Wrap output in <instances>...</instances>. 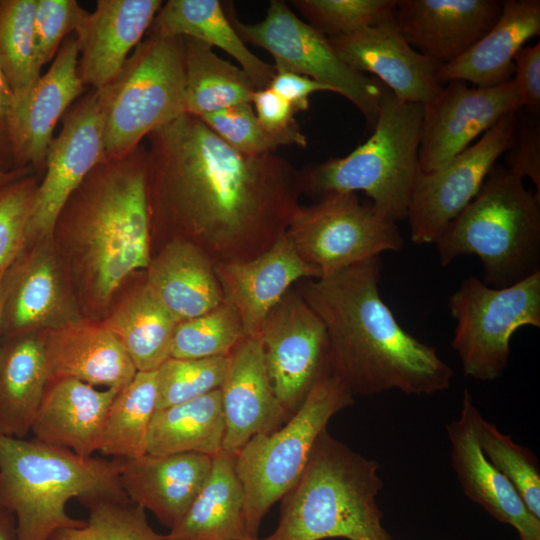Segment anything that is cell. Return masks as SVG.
Returning a JSON list of instances; mask_svg holds the SVG:
<instances>
[{
	"instance_id": "40",
	"label": "cell",
	"mask_w": 540,
	"mask_h": 540,
	"mask_svg": "<svg viewBox=\"0 0 540 540\" xmlns=\"http://www.w3.org/2000/svg\"><path fill=\"white\" fill-rule=\"evenodd\" d=\"M83 505L88 509L85 524L59 530L50 540H167L130 500L99 498Z\"/></svg>"
},
{
	"instance_id": "2",
	"label": "cell",
	"mask_w": 540,
	"mask_h": 540,
	"mask_svg": "<svg viewBox=\"0 0 540 540\" xmlns=\"http://www.w3.org/2000/svg\"><path fill=\"white\" fill-rule=\"evenodd\" d=\"M380 272L379 256L296 288L326 329L331 376L353 396L446 390L452 369L397 321L380 296Z\"/></svg>"
},
{
	"instance_id": "34",
	"label": "cell",
	"mask_w": 540,
	"mask_h": 540,
	"mask_svg": "<svg viewBox=\"0 0 540 540\" xmlns=\"http://www.w3.org/2000/svg\"><path fill=\"white\" fill-rule=\"evenodd\" d=\"M180 39L185 113L202 117L235 105L252 103L257 89L240 67L220 58L206 43L191 37Z\"/></svg>"
},
{
	"instance_id": "23",
	"label": "cell",
	"mask_w": 540,
	"mask_h": 540,
	"mask_svg": "<svg viewBox=\"0 0 540 540\" xmlns=\"http://www.w3.org/2000/svg\"><path fill=\"white\" fill-rule=\"evenodd\" d=\"M475 407L468 390L463 393L460 416L447 424L452 466L466 496L496 520L514 527L521 539L540 540V519L531 514L506 477L481 450L476 432Z\"/></svg>"
},
{
	"instance_id": "47",
	"label": "cell",
	"mask_w": 540,
	"mask_h": 540,
	"mask_svg": "<svg viewBox=\"0 0 540 540\" xmlns=\"http://www.w3.org/2000/svg\"><path fill=\"white\" fill-rule=\"evenodd\" d=\"M512 78L520 95L522 109L539 116L540 111V43L523 46L514 57Z\"/></svg>"
},
{
	"instance_id": "39",
	"label": "cell",
	"mask_w": 540,
	"mask_h": 540,
	"mask_svg": "<svg viewBox=\"0 0 540 540\" xmlns=\"http://www.w3.org/2000/svg\"><path fill=\"white\" fill-rule=\"evenodd\" d=\"M475 432L484 455L512 484L531 514L540 519V470L536 456L502 434L480 412L475 417Z\"/></svg>"
},
{
	"instance_id": "3",
	"label": "cell",
	"mask_w": 540,
	"mask_h": 540,
	"mask_svg": "<svg viewBox=\"0 0 540 540\" xmlns=\"http://www.w3.org/2000/svg\"><path fill=\"white\" fill-rule=\"evenodd\" d=\"M56 227L75 244L86 290L97 303L109 301L130 274L146 270L152 245L145 145L98 164L72 194Z\"/></svg>"
},
{
	"instance_id": "41",
	"label": "cell",
	"mask_w": 540,
	"mask_h": 540,
	"mask_svg": "<svg viewBox=\"0 0 540 540\" xmlns=\"http://www.w3.org/2000/svg\"><path fill=\"white\" fill-rule=\"evenodd\" d=\"M228 356L169 358L157 370V409L179 404L220 389Z\"/></svg>"
},
{
	"instance_id": "46",
	"label": "cell",
	"mask_w": 540,
	"mask_h": 540,
	"mask_svg": "<svg viewBox=\"0 0 540 540\" xmlns=\"http://www.w3.org/2000/svg\"><path fill=\"white\" fill-rule=\"evenodd\" d=\"M536 116H524L521 123L517 121L512 143L505 153V168L521 179L528 177L540 197V124Z\"/></svg>"
},
{
	"instance_id": "51",
	"label": "cell",
	"mask_w": 540,
	"mask_h": 540,
	"mask_svg": "<svg viewBox=\"0 0 540 540\" xmlns=\"http://www.w3.org/2000/svg\"><path fill=\"white\" fill-rule=\"evenodd\" d=\"M0 540H17L13 516L0 507Z\"/></svg>"
},
{
	"instance_id": "52",
	"label": "cell",
	"mask_w": 540,
	"mask_h": 540,
	"mask_svg": "<svg viewBox=\"0 0 540 540\" xmlns=\"http://www.w3.org/2000/svg\"><path fill=\"white\" fill-rule=\"evenodd\" d=\"M33 172V169L30 167L0 171V187Z\"/></svg>"
},
{
	"instance_id": "27",
	"label": "cell",
	"mask_w": 540,
	"mask_h": 540,
	"mask_svg": "<svg viewBox=\"0 0 540 540\" xmlns=\"http://www.w3.org/2000/svg\"><path fill=\"white\" fill-rule=\"evenodd\" d=\"M49 381L75 378L120 391L137 370L111 331L84 320L43 332Z\"/></svg>"
},
{
	"instance_id": "38",
	"label": "cell",
	"mask_w": 540,
	"mask_h": 540,
	"mask_svg": "<svg viewBox=\"0 0 540 540\" xmlns=\"http://www.w3.org/2000/svg\"><path fill=\"white\" fill-rule=\"evenodd\" d=\"M245 337L238 312L231 304L223 301L212 310L177 324L170 358L229 356Z\"/></svg>"
},
{
	"instance_id": "1",
	"label": "cell",
	"mask_w": 540,
	"mask_h": 540,
	"mask_svg": "<svg viewBox=\"0 0 540 540\" xmlns=\"http://www.w3.org/2000/svg\"><path fill=\"white\" fill-rule=\"evenodd\" d=\"M151 240L193 244L214 264L270 249L301 206L302 170L275 153L242 154L184 113L147 137ZM161 245V246H162Z\"/></svg>"
},
{
	"instance_id": "4",
	"label": "cell",
	"mask_w": 540,
	"mask_h": 540,
	"mask_svg": "<svg viewBox=\"0 0 540 540\" xmlns=\"http://www.w3.org/2000/svg\"><path fill=\"white\" fill-rule=\"evenodd\" d=\"M123 459L80 456L36 439L0 435V507L10 513L17 540H50L59 530L81 527L67 503L129 500L120 481Z\"/></svg>"
},
{
	"instance_id": "18",
	"label": "cell",
	"mask_w": 540,
	"mask_h": 540,
	"mask_svg": "<svg viewBox=\"0 0 540 540\" xmlns=\"http://www.w3.org/2000/svg\"><path fill=\"white\" fill-rule=\"evenodd\" d=\"M352 69L375 75L399 100L425 105L442 90V64L414 49L394 15L352 34L328 38Z\"/></svg>"
},
{
	"instance_id": "29",
	"label": "cell",
	"mask_w": 540,
	"mask_h": 540,
	"mask_svg": "<svg viewBox=\"0 0 540 540\" xmlns=\"http://www.w3.org/2000/svg\"><path fill=\"white\" fill-rule=\"evenodd\" d=\"M146 271L145 285L178 322L224 301L214 264L191 243L166 242L151 257Z\"/></svg>"
},
{
	"instance_id": "24",
	"label": "cell",
	"mask_w": 540,
	"mask_h": 540,
	"mask_svg": "<svg viewBox=\"0 0 540 540\" xmlns=\"http://www.w3.org/2000/svg\"><path fill=\"white\" fill-rule=\"evenodd\" d=\"M224 301L238 312L245 335L257 337L270 310L291 285L320 278V272L296 252L286 233L253 259L214 265Z\"/></svg>"
},
{
	"instance_id": "16",
	"label": "cell",
	"mask_w": 540,
	"mask_h": 540,
	"mask_svg": "<svg viewBox=\"0 0 540 540\" xmlns=\"http://www.w3.org/2000/svg\"><path fill=\"white\" fill-rule=\"evenodd\" d=\"M423 106L419 145L421 173L437 170L504 116L522 109L512 79L489 88L469 87L459 80L449 81Z\"/></svg>"
},
{
	"instance_id": "37",
	"label": "cell",
	"mask_w": 540,
	"mask_h": 540,
	"mask_svg": "<svg viewBox=\"0 0 540 540\" xmlns=\"http://www.w3.org/2000/svg\"><path fill=\"white\" fill-rule=\"evenodd\" d=\"M37 0H0V71L16 100L41 76L34 41Z\"/></svg>"
},
{
	"instance_id": "53",
	"label": "cell",
	"mask_w": 540,
	"mask_h": 540,
	"mask_svg": "<svg viewBox=\"0 0 540 540\" xmlns=\"http://www.w3.org/2000/svg\"><path fill=\"white\" fill-rule=\"evenodd\" d=\"M3 274H0V351L3 342V304H4V283Z\"/></svg>"
},
{
	"instance_id": "10",
	"label": "cell",
	"mask_w": 540,
	"mask_h": 540,
	"mask_svg": "<svg viewBox=\"0 0 540 540\" xmlns=\"http://www.w3.org/2000/svg\"><path fill=\"white\" fill-rule=\"evenodd\" d=\"M448 308L456 321L452 347L464 374L493 381L507 367L513 334L540 327V271L503 288L469 276L450 296Z\"/></svg>"
},
{
	"instance_id": "31",
	"label": "cell",
	"mask_w": 540,
	"mask_h": 540,
	"mask_svg": "<svg viewBox=\"0 0 540 540\" xmlns=\"http://www.w3.org/2000/svg\"><path fill=\"white\" fill-rule=\"evenodd\" d=\"M167 540H243L246 528L244 491L235 468V456L213 457L201 490L165 535Z\"/></svg>"
},
{
	"instance_id": "54",
	"label": "cell",
	"mask_w": 540,
	"mask_h": 540,
	"mask_svg": "<svg viewBox=\"0 0 540 540\" xmlns=\"http://www.w3.org/2000/svg\"><path fill=\"white\" fill-rule=\"evenodd\" d=\"M243 540H271V539H269V537L264 538V539H260L258 537H248V538L243 539Z\"/></svg>"
},
{
	"instance_id": "14",
	"label": "cell",
	"mask_w": 540,
	"mask_h": 540,
	"mask_svg": "<svg viewBox=\"0 0 540 540\" xmlns=\"http://www.w3.org/2000/svg\"><path fill=\"white\" fill-rule=\"evenodd\" d=\"M257 337L273 392L291 415L310 390L331 375L326 329L290 288L267 314Z\"/></svg>"
},
{
	"instance_id": "22",
	"label": "cell",
	"mask_w": 540,
	"mask_h": 540,
	"mask_svg": "<svg viewBox=\"0 0 540 540\" xmlns=\"http://www.w3.org/2000/svg\"><path fill=\"white\" fill-rule=\"evenodd\" d=\"M161 0H98L74 35L78 74L83 85L98 90L111 82L148 32Z\"/></svg>"
},
{
	"instance_id": "49",
	"label": "cell",
	"mask_w": 540,
	"mask_h": 540,
	"mask_svg": "<svg viewBox=\"0 0 540 540\" xmlns=\"http://www.w3.org/2000/svg\"><path fill=\"white\" fill-rule=\"evenodd\" d=\"M269 88L289 102L296 112L308 109L312 94L333 92L330 87L307 76L285 70H276Z\"/></svg>"
},
{
	"instance_id": "20",
	"label": "cell",
	"mask_w": 540,
	"mask_h": 540,
	"mask_svg": "<svg viewBox=\"0 0 540 540\" xmlns=\"http://www.w3.org/2000/svg\"><path fill=\"white\" fill-rule=\"evenodd\" d=\"M501 9L498 0H397L395 20L414 49L446 65L494 26Z\"/></svg>"
},
{
	"instance_id": "36",
	"label": "cell",
	"mask_w": 540,
	"mask_h": 540,
	"mask_svg": "<svg viewBox=\"0 0 540 540\" xmlns=\"http://www.w3.org/2000/svg\"><path fill=\"white\" fill-rule=\"evenodd\" d=\"M156 411V371H137L108 409L98 453L118 459L146 454V439Z\"/></svg>"
},
{
	"instance_id": "6",
	"label": "cell",
	"mask_w": 540,
	"mask_h": 540,
	"mask_svg": "<svg viewBox=\"0 0 540 540\" xmlns=\"http://www.w3.org/2000/svg\"><path fill=\"white\" fill-rule=\"evenodd\" d=\"M435 244L442 266L476 255L486 285H513L540 271V197L523 179L495 165Z\"/></svg>"
},
{
	"instance_id": "25",
	"label": "cell",
	"mask_w": 540,
	"mask_h": 540,
	"mask_svg": "<svg viewBox=\"0 0 540 540\" xmlns=\"http://www.w3.org/2000/svg\"><path fill=\"white\" fill-rule=\"evenodd\" d=\"M213 457L200 453L144 454L123 459L120 473L128 499L172 528L206 481Z\"/></svg>"
},
{
	"instance_id": "15",
	"label": "cell",
	"mask_w": 540,
	"mask_h": 540,
	"mask_svg": "<svg viewBox=\"0 0 540 540\" xmlns=\"http://www.w3.org/2000/svg\"><path fill=\"white\" fill-rule=\"evenodd\" d=\"M518 112L504 116L437 170L421 173L406 217L415 244L435 243L446 225L476 196L498 158L509 149Z\"/></svg>"
},
{
	"instance_id": "55",
	"label": "cell",
	"mask_w": 540,
	"mask_h": 540,
	"mask_svg": "<svg viewBox=\"0 0 540 540\" xmlns=\"http://www.w3.org/2000/svg\"><path fill=\"white\" fill-rule=\"evenodd\" d=\"M520 540H526V539H521V538H520Z\"/></svg>"
},
{
	"instance_id": "35",
	"label": "cell",
	"mask_w": 540,
	"mask_h": 540,
	"mask_svg": "<svg viewBox=\"0 0 540 540\" xmlns=\"http://www.w3.org/2000/svg\"><path fill=\"white\" fill-rule=\"evenodd\" d=\"M179 322L143 283L103 322L137 371H156L170 358Z\"/></svg>"
},
{
	"instance_id": "5",
	"label": "cell",
	"mask_w": 540,
	"mask_h": 540,
	"mask_svg": "<svg viewBox=\"0 0 540 540\" xmlns=\"http://www.w3.org/2000/svg\"><path fill=\"white\" fill-rule=\"evenodd\" d=\"M377 461L325 429L295 485L281 499L271 540H392L376 497L383 488Z\"/></svg>"
},
{
	"instance_id": "42",
	"label": "cell",
	"mask_w": 540,
	"mask_h": 540,
	"mask_svg": "<svg viewBox=\"0 0 540 540\" xmlns=\"http://www.w3.org/2000/svg\"><path fill=\"white\" fill-rule=\"evenodd\" d=\"M307 23L327 38L352 34L394 15L397 0H294Z\"/></svg>"
},
{
	"instance_id": "32",
	"label": "cell",
	"mask_w": 540,
	"mask_h": 540,
	"mask_svg": "<svg viewBox=\"0 0 540 540\" xmlns=\"http://www.w3.org/2000/svg\"><path fill=\"white\" fill-rule=\"evenodd\" d=\"M149 30L218 47L239 63L257 90L269 87L276 73L274 65L248 49L218 0H169L162 4Z\"/></svg>"
},
{
	"instance_id": "33",
	"label": "cell",
	"mask_w": 540,
	"mask_h": 540,
	"mask_svg": "<svg viewBox=\"0 0 540 540\" xmlns=\"http://www.w3.org/2000/svg\"><path fill=\"white\" fill-rule=\"evenodd\" d=\"M225 424L220 389L157 409L146 439V454L222 452Z\"/></svg>"
},
{
	"instance_id": "28",
	"label": "cell",
	"mask_w": 540,
	"mask_h": 540,
	"mask_svg": "<svg viewBox=\"0 0 540 540\" xmlns=\"http://www.w3.org/2000/svg\"><path fill=\"white\" fill-rule=\"evenodd\" d=\"M540 34L539 0L502 1L494 26L470 49L443 65L440 79L464 81L489 88L512 79L514 57L524 44Z\"/></svg>"
},
{
	"instance_id": "12",
	"label": "cell",
	"mask_w": 540,
	"mask_h": 540,
	"mask_svg": "<svg viewBox=\"0 0 540 540\" xmlns=\"http://www.w3.org/2000/svg\"><path fill=\"white\" fill-rule=\"evenodd\" d=\"M228 16L244 41L273 56L275 70L298 73L330 87L353 103L373 129L383 84L343 62L329 39L299 18L284 1H270L265 18L255 24Z\"/></svg>"
},
{
	"instance_id": "45",
	"label": "cell",
	"mask_w": 540,
	"mask_h": 540,
	"mask_svg": "<svg viewBox=\"0 0 540 540\" xmlns=\"http://www.w3.org/2000/svg\"><path fill=\"white\" fill-rule=\"evenodd\" d=\"M87 13L75 0H37L34 41L41 68L54 59L63 41L75 33Z\"/></svg>"
},
{
	"instance_id": "13",
	"label": "cell",
	"mask_w": 540,
	"mask_h": 540,
	"mask_svg": "<svg viewBox=\"0 0 540 540\" xmlns=\"http://www.w3.org/2000/svg\"><path fill=\"white\" fill-rule=\"evenodd\" d=\"M106 159L103 113L96 90L90 88L68 109L60 132L50 142L29 215L26 247L53 239L66 203Z\"/></svg>"
},
{
	"instance_id": "9",
	"label": "cell",
	"mask_w": 540,
	"mask_h": 540,
	"mask_svg": "<svg viewBox=\"0 0 540 540\" xmlns=\"http://www.w3.org/2000/svg\"><path fill=\"white\" fill-rule=\"evenodd\" d=\"M353 397L338 379L327 376L281 427L254 436L235 455L250 537H257L269 509L299 479L319 435L334 415L353 405Z\"/></svg>"
},
{
	"instance_id": "17",
	"label": "cell",
	"mask_w": 540,
	"mask_h": 540,
	"mask_svg": "<svg viewBox=\"0 0 540 540\" xmlns=\"http://www.w3.org/2000/svg\"><path fill=\"white\" fill-rule=\"evenodd\" d=\"M3 283V338L83 320L52 239L26 247L5 271Z\"/></svg>"
},
{
	"instance_id": "30",
	"label": "cell",
	"mask_w": 540,
	"mask_h": 540,
	"mask_svg": "<svg viewBox=\"0 0 540 540\" xmlns=\"http://www.w3.org/2000/svg\"><path fill=\"white\" fill-rule=\"evenodd\" d=\"M49 383L43 332L4 337L0 351V435L26 438Z\"/></svg>"
},
{
	"instance_id": "44",
	"label": "cell",
	"mask_w": 540,
	"mask_h": 540,
	"mask_svg": "<svg viewBox=\"0 0 540 540\" xmlns=\"http://www.w3.org/2000/svg\"><path fill=\"white\" fill-rule=\"evenodd\" d=\"M41 176L33 172L0 187V274L26 247L29 215Z\"/></svg>"
},
{
	"instance_id": "19",
	"label": "cell",
	"mask_w": 540,
	"mask_h": 540,
	"mask_svg": "<svg viewBox=\"0 0 540 540\" xmlns=\"http://www.w3.org/2000/svg\"><path fill=\"white\" fill-rule=\"evenodd\" d=\"M79 47L74 34L62 43L48 70L16 100L12 139L16 168L43 174L55 127L85 92L78 74Z\"/></svg>"
},
{
	"instance_id": "26",
	"label": "cell",
	"mask_w": 540,
	"mask_h": 540,
	"mask_svg": "<svg viewBox=\"0 0 540 540\" xmlns=\"http://www.w3.org/2000/svg\"><path fill=\"white\" fill-rule=\"evenodd\" d=\"M119 391L75 378L49 381L32 424L33 438L90 457L99 452L108 409Z\"/></svg>"
},
{
	"instance_id": "21",
	"label": "cell",
	"mask_w": 540,
	"mask_h": 540,
	"mask_svg": "<svg viewBox=\"0 0 540 540\" xmlns=\"http://www.w3.org/2000/svg\"><path fill=\"white\" fill-rule=\"evenodd\" d=\"M220 393L225 424L222 452L231 456L254 436L281 427L292 415L273 392L258 337L246 336L229 354Z\"/></svg>"
},
{
	"instance_id": "8",
	"label": "cell",
	"mask_w": 540,
	"mask_h": 540,
	"mask_svg": "<svg viewBox=\"0 0 540 540\" xmlns=\"http://www.w3.org/2000/svg\"><path fill=\"white\" fill-rule=\"evenodd\" d=\"M184 87L180 37L148 30L118 75L96 90L106 158L126 155L153 130L184 114Z\"/></svg>"
},
{
	"instance_id": "48",
	"label": "cell",
	"mask_w": 540,
	"mask_h": 540,
	"mask_svg": "<svg viewBox=\"0 0 540 540\" xmlns=\"http://www.w3.org/2000/svg\"><path fill=\"white\" fill-rule=\"evenodd\" d=\"M262 126L273 134H303L297 125L292 105L271 88L256 90L252 103Z\"/></svg>"
},
{
	"instance_id": "50",
	"label": "cell",
	"mask_w": 540,
	"mask_h": 540,
	"mask_svg": "<svg viewBox=\"0 0 540 540\" xmlns=\"http://www.w3.org/2000/svg\"><path fill=\"white\" fill-rule=\"evenodd\" d=\"M15 95L0 71V171L18 169L14 163L12 127Z\"/></svg>"
},
{
	"instance_id": "43",
	"label": "cell",
	"mask_w": 540,
	"mask_h": 540,
	"mask_svg": "<svg viewBox=\"0 0 540 540\" xmlns=\"http://www.w3.org/2000/svg\"><path fill=\"white\" fill-rule=\"evenodd\" d=\"M205 124L234 150L251 156L273 153L283 145L306 147L304 134H273L257 118L251 103H243L200 117Z\"/></svg>"
},
{
	"instance_id": "11",
	"label": "cell",
	"mask_w": 540,
	"mask_h": 540,
	"mask_svg": "<svg viewBox=\"0 0 540 540\" xmlns=\"http://www.w3.org/2000/svg\"><path fill=\"white\" fill-rule=\"evenodd\" d=\"M286 235L321 277L403 247L396 222L355 193H330L300 206Z\"/></svg>"
},
{
	"instance_id": "7",
	"label": "cell",
	"mask_w": 540,
	"mask_h": 540,
	"mask_svg": "<svg viewBox=\"0 0 540 540\" xmlns=\"http://www.w3.org/2000/svg\"><path fill=\"white\" fill-rule=\"evenodd\" d=\"M424 106L399 100L383 85L371 136L350 154L302 171L303 193L363 191L390 220L406 219L421 175L419 145Z\"/></svg>"
}]
</instances>
